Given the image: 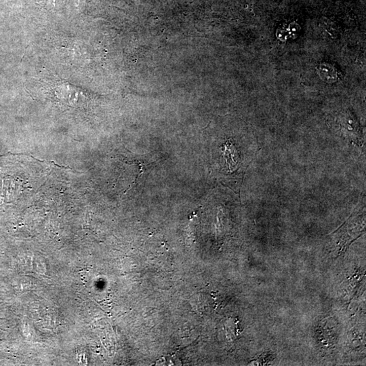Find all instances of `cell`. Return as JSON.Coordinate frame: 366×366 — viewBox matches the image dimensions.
<instances>
[{
    "instance_id": "6da1fadb",
    "label": "cell",
    "mask_w": 366,
    "mask_h": 366,
    "mask_svg": "<svg viewBox=\"0 0 366 366\" xmlns=\"http://www.w3.org/2000/svg\"><path fill=\"white\" fill-rule=\"evenodd\" d=\"M301 27L295 21L286 22L277 28L276 37L280 41H286L296 38L300 34Z\"/></svg>"
},
{
    "instance_id": "7a4b0ae2",
    "label": "cell",
    "mask_w": 366,
    "mask_h": 366,
    "mask_svg": "<svg viewBox=\"0 0 366 366\" xmlns=\"http://www.w3.org/2000/svg\"><path fill=\"white\" fill-rule=\"evenodd\" d=\"M318 73L322 80L326 83L336 82L339 78V72L334 65L329 63H322L318 65Z\"/></svg>"
}]
</instances>
